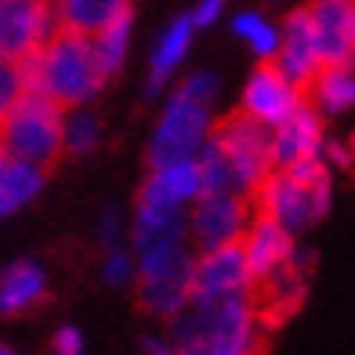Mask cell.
Segmentation results:
<instances>
[{"label":"cell","instance_id":"obj_1","mask_svg":"<svg viewBox=\"0 0 355 355\" xmlns=\"http://www.w3.org/2000/svg\"><path fill=\"white\" fill-rule=\"evenodd\" d=\"M22 87L29 94H44L62 109L84 105L105 87V69L94 58V47L87 37L55 29L33 55L19 62Z\"/></svg>","mask_w":355,"mask_h":355},{"label":"cell","instance_id":"obj_2","mask_svg":"<svg viewBox=\"0 0 355 355\" xmlns=\"http://www.w3.org/2000/svg\"><path fill=\"white\" fill-rule=\"evenodd\" d=\"M62 105H55L44 94H22L15 109L0 123V145L11 159H26L40 171H51L62 159V138H66V120Z\"/></svg>","mask_w":355,"mask_h":355},{"label":"cell","instance_id":"obj_3","mask_svg":"<svg viewBox=\"0 0 355 355\" xmlns=\"http://www.w3.org/2000/svg\"><path fill=\"white\" fill-rule=\"evenodd\" d=\"M207 135H211L207 141H211L225 156V164H229L239 196H247V192L276 167L272 164V127L254 120L247 109H236L229 116H221L214 127H207Z\"/></svg>","mask_w":355,"mask_h":355},{"label":"cell","instance_id":"obj_4","mask_svg":"<svg viewBox=\"0 0 355 355\" xmlns=\"http://www.w3.org/2000/svg\"><path fill=\"white\" fill-rule=\"evenodd\" d=\"M192 257L178 243L141 250V290L138 297L156 315H178L192 301Z\"/></svg>","mask_w":355,"mask_h":355},{"label":"cell","instance_id":"obj_5","mask_svg":"<svg viewBox=\"0 0 355 355\" xmlns=\"http://www.w3.org/2000/svg\"><path fill=\"white\" fill-rule=\"evenodd\" d=\"M207 105L185 98L182 91L171 98L164 120H159L156 135H153V149H149V164L156 167H167L174 159H185L200 149V141L207 138Z\"/></svg>","mask_w":355,"mask_h":355},{"label":"cell","instance_id":"obj_6","mask_svg":"<svg viewBox=\"0 0 355 355\" xmlns=\"http://www.w3.org/2000/svg\"><path fill=\"white\" fill-rule=\"evenodd\" d=\"M55 15L47 0H0V58L22 62L55 33Z\"/></svg>","mask_w":355,"mask_h":355},{"label":"cell","instance_id":"obj_7","mask_svg":"<svg viewBox=\"0 0 355 355\" xmlns=\"http://www.w3.org/2000/svg\"><path fill=\"white\" fill-rule=\"evenodd\" d=\"M250 283L247 261H243V243L232 239L225 247L207 250L196 265H192V301H221L243 294Z\"/></svg>","mask_w":355,"mask_h":355},{"label":"cell","instance_id":"obj_8","mask_svg":"<svg viewBox=\"0 0 355 355\" xmlns=\"http://www.w3.org/2000/svg\"><path fill=\"white\" fill-rule=\"evenodd\" d=\"M196 211H192V232H196L203 250L225 247L243 236L250 221V203L247 196L236 192H214V196H196Z\"/></svg>","mask_w":355,"mask_h":355},{"label":"cell","instance_id":"obj_9","mask_svg":"<svg viewBox=\"0 0 355 355\" xmlns=\"http://www.w3.org/2000/svg\"><path fill=\"white\" fill-rule=\"evenodd\" d=\"M322 62H352L355 47V0H312L304 4Z\"/></svg>","mask_w":355,"mask_h":355},{"label":"cell","instance_id":"obj_10","mask_svg":"<svg viewBox=\"0 0 355 355\" xmlns=\"http://www.w3.org/2000/svg\"><path fill=\"white\" fill-rule=\"evenodd\" d=\"M272 62H276V69L290 80V84L297 87V94L304 91V84L315 76V69L322 66L319 58V47H315V37H312V26H309V15H304V8L290 11L286 22L279 29V44H276V55H272Z\"/></svg>","mask_w":355,"mask_h":355},{"label":"cell","instance_id":"obj_11","mask_svg":"<svg viewBox=\"0 0 355 355\" xmlns=\"http://www.w3.org/2000/svg\"><path fill=\"white\" fill-rule=\"evenodd\" d=\"M322 145V123L319 112L309 102H297L290 109V116H283L272 131V164L276 167H294L301 159L319 156Z\"/></svg>","mask_w":355,"mask_h":355},{"label":"cell","instance_id":"obj_12","mask_svg":"<svg viewBox=\"0 0 355 355\" xmlns=\"http://www.w3.org/2000/svg\"><path fill=\"white\" fill-rule=\"evenodd\" d=\"M239 243H243V261H247L250 279L268 276L272 268H279L283 261L294 257V239H290V232L279 221L254 214V211H250V221H247L243 236H239Z\"/></svg>","mask_w":355,"mask_h":355},{"label":"cell","instance_id":"obj_13","mask_svg":"<svg viewBox=\"0 0 355 355\" xmlns=\"http://www.w3.org/2000/svg\"><path fill=\"white\" fill-rule=\"evenodd\" d=\"M297 102H301L297 87L276 69L272 58H265L261 66H257V73L250 76V84L243 91V109L254 120H261L268 127H276L283 116H290V109H294Z\"/></svg>","mask_w":355,"mask_h":355},{"label":"cell","instance_id":"obj_14","mask_svg":"<svg viewBox=\"0 0 355 355\" xmlns=\"http://www.w3.org/2000/svg\"><path fill=\"white\" fill-rule=\"evenodd\" d=\"M55 15V26L76 37H94L102 33L109 22L131 11V0H47Z\"/></svg>","mask_w":355,"mask_h":355},{"label":"cell","instance_id":"obj_15","mask_svg":"<svg viewBox=\"0 0 355 355\" xmlns=\"http://www.w3.org/2000/svg\"><path fill=\"white\" fill-rule=\"evenodd\" d=\"M355 84H352V62H322L315 76L304 84L301 102H309L312 109L322 112H345L355 98Z\"/></svg>","mask_w":355,"mask_h":355},{"label":"cell","instance_id":"obj_16","mask_svg":"<svg viewBox=\"0 0 355 355\" xmlns=\"http://www.w3.org/2000/svg\"><path fill=\"white\" fill-rule=\"evenodd\" d=\"M44 297L47 283L37 261H15L11 268L0 272V312L4 315H22Z\"/></svg>","mask_w":355,"mask_h":355},{"label":"cell","instance_id":"obj_17","mask_svg":"<svg viewBox=\"0 0 355 355\" xmlns=\"http://www.w3.org/2000/svg\"><path fill=\"white\" fill-rule=\"evenodd\" d=\"M182 232H185L182 207L138 200V225H135V247H138V254L149 250V247H159V243H178Z\"/></svg>","mask_w":355,"mask_h":355},{"label":"cell","instance_id":"obj_18","mask_svg":"<svg viewBox=\"0 0 355 355\" xmlns=\"http://www.w3.org/2000/svg\"><path fill=\"white\" fill-rule=\"evenodd\" d=\"M192 33H196V26H192L189 15H182V19H174L167 26V33L159 37L156 51H153V76H149V91L153 94L167 84V76L174 73V66L185 58L189 44H192Z\"/></svg>","mask_w":355,"mask_h":355},{"label":"cell","instance_id":"obj_19","mask_svg":"<svg viewBox=\"0 0 355 355\" xmlns=\"http://www.w3.org/2000/svg\"><path fill=\"white\" fill-rule=\"evenodd\" d=\"M44 174L47 171L26 164V159H11L8 156L4 171H0V218H8L11 211H19L22 203L33 200L40 192V185H44Z\"/></svg>","mask_w":355,"mask_h":355},{"label":"cell","instance_id":"obj_20","mask_svg":"<svg viewBox=\"0 0 355 355\" xmlns=\"http://www.w3.org/2000/svg\"><path fill=\"white\" fill-rule=\"evenodd\" d=\"M127 44H131V11L120 15L116 22H109L102 33L91 37V47H94V58H98V66L105 69V76H112L120 69V62L127 55Z\"/></svg>","mask_w":355,"mask_h":355},{"label":"cell","instance_id":"obj_21","mask_svg":"<svg viewBox=\"0 0 355 355\" xmlns=\"http://www.w3.org/2000/svg\"><path fill=\"white\" fill-rule=\"evenodd\" d=\"M232 33H236L239 40H247V44H250V51H254L257 58H272V55H276L279 29L272 26L268 19H261L257 11L236 15V19H232Z\"/></svg>","mask_w":355,"mask_h":355},{"label":"cell","instance_id":"obj_22","mask_svg":"<svg viewBox=\"0 0 355 355\" xmlns=\"http://www.w3.org/2000/svg\"><path fill=\"white\" fill-rule=\"evenodd\" d=\"M98 145V120L91 116H76L73 123H66V138H62V153L84 156Z\"/></svg>","mask_w":355,"mask_h":355},{"label":"cell","instance_id":"obj_23","mask_svg":"<svg viewBox=\"0 0 355 355\" xmlns=\"http://www.w3.org/2000/svg\"><path fill=\"white\" fill-rule=\"evenodd\" d=\"M22 94H26V87H22L19 62H4V58H0V123H4V116L15 109V102H19Z\"/></svg>","mask_w":355,"mask_h":355},{"label":"cell","instance_id":"obj_24","mask_svg":"<svg viewBox=\"0 0 355 355\" xmlns=\"http://www.w3.org/2000/svg\"><path fill=\"white\" fill-rule=\"evenodd\" d=\"M218 87H221V84H218V76H214V73H196V76H189V80H185V84L178 87V91H182L185 98H192V102L207 105V102H211L214 94H218Z\"/></svg>","mask_w":355,"mask_h":355},{"label":"cell","instance_id":"obj_25","mask_svg":"<svg viewBox=\"0 0 355 355\" xmlns=\"http://www.w3.org/2000/svg\"><path fill=\"white\" fill-rule=\"evenodd\" d=\"M221 8H225V0H200L196 11H192L189 19H192V26H214L218 15H221Z\"/></svg>","mask_w":355,"mask_h":355},{"label":"cell","instance_id":"obj_26","mask_svg":"<svg viewBox=\"0 0 355 355\" xmlns=\"http://www.w3.org/2000/svg\"><path fill=\"white\" fill-rule=\"evenodd\" d=\"M80 348H84V337H80L73 327H66V330L55 334V352H58V355H80Z\"/></svg>","mask_w":355,"mask_h":355},{"label":"cell","instance_id":"obj_27","mask_svg":"<svg viewBox=\"0 0 355 355\" xmlns=\"http://www.w3.org/2000/svg\"><path fill=\"white\" fill-rule=\"evenodd\" d=\"M127 276H131L127 257H123V254H112L109 265H105V279H109V283H127Z\"/></svg>","mask_w":355,"mask_h":355},{"label":"cell","instance_id":"obj_28","mask_svg":"<svg viewBox=\"0 0 355 355\" xmlns=\"http://www.w3.org/2000/svg\"><path fill=\"white\" fill-rule=\"evenodd\" d=\"M327 153H330V159H334L337 167H352V153L345 149V145H337V141H330V145H327Z\"/></svg>","mask_w":355,"mask_h":355},{"label":"cell","instance_id":"obj_29","mask_svg":"<svg viewBox=\"0 0 355 355\" xmlns=\"http://www.w3.org/2000/svg\"><path fill=\"white\" fill-rule=\"evenodd\" d=\"M178 348L174 345H164V341H145V355H174Z\"/></svg>","mask_w":355,"mask_h":355},{"label":"cell","instance_id":"obj_30","mask_svg":"<svg viewBox=\"0 0 355 355\" xmlns=\"http://www.w3.org/2000/svg\"><path fill=\"white\" fill-rule=\"evenodd\" d=\"M4 164H8V153H4V145H0V171H4Z\"/></svg>","mask_w":355,"mask_h":355},{"label":"cell","instance_id":"obj_31","mask_svg":"<svg viewBox=\"0 0 355 355\" xmlns=\"http://www.w3.org/2000/svg\"><path fill=\"white\" fill-rule=\"evenodd\" d=\"M174 355H200V352H189V348H178Z\"/></svg>","mask_w":355,"mask_h":355},{"label":"cell","instance_id":"obj_32","mask_svg":"<svg viewBox=\"0 0 355 355\" xmlns=\"http://www.w3.org/2000/svg\"><path fill=\"white\" fill-rule=\"evenodd\" d=\"M0 355H15V352H11L8 345H0Z\"/></svg>","mask_w":355,"mask_h":355}]
</instances>
